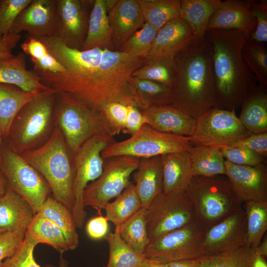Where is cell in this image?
<instances>
[{"instance_id": "42", "label": "cell", "mask_w": 267, "mask_h": 267, "mask_svg": "<svg viewBox=\"0 0 267 267\" xmlns=\"http://www.w3.org/2000/svg\"><path fill=\"white\" fill-rule=\"evenodd\" d=\"M245 64L255 77L258 84L267 86V50L266 47L252 41L246 40L242 49Z\"/></svg>"}, {"instance_id": "8", "label": "cell", "mask_w": 267, "mask_h": 267, "mask_svg": "<svg viewBox=\"0 0 267 267\" xmlns=\"http://www.w3.org/2000/svg\"><path fill=\"white\" fill-rule=\"evenodd\" d=\"M115 141L109 134L100 133L87 140L73 155L75 203L72 214L77 227L83 226L87 216L83 203L85 189L89 182L96 180L101 174L104 164L101 153Z\"/></svg>"}, {"instance_id": "57", "label": "cell", "mask_w": 267, "mask_h": 267, "mask_svg": "<svg viewBox=\"0 0 267 267\" xmlns=\"http://www.w3.org/2000/svg\"><path fill=\"white\" fill-rule=\"evenodd\" d=\"M256 252L260 255L267 258V235L264 236L262 241L256 248Z\"/></svg>"}, {"instance_id": "4", "label": "cell", "mask_w": 267, "mask_h": 267, "mask_svg": "<svg viewBox=\"0 0 267 267\" xmlns=\"http://www.w3.org/2000/svg\"><path fill=\"white\" fill-rule=\"evenodd\" d=\"M70 152L61 131L55 127L45 142L20 155L44 178L53 198L72 213L74 170Z\"/></svg>"}, {"instance_id": "58", "label": "cell", "mask_w": 267, "mask_h": 267, "mask_svg": "<svg viewBox=\"0 0 267 267\" xmlns=\"http://www.w3.org/2000/svg\"><path fill=\"white\" fill-rule=\"evenodd\" d=\"M251 267H267L265 258L257 254L256 252L252 261Z\"/></svg>"}, {"instance_id": "60", "label": "cell", "mask_w": 267, "mask_h": 267, "mask_svg": "<svg viewBox=\"0 0 267 267\" xmlns=\"http://www.w3.org/2000/svg\"><path fill=\"white\" fill-rule=\"evenodd\" d=\"M6 190V184L0 169V196L3 195Z\"/></svg>"}, {"instance_id": "41", "label": "cell", "mask_w": 267, "mask_h": 267, "mask_svg": "<svg viewBox=\"0 0 267 267\" xmlns=\"http://www.w3.org/2000/svg\"><path fill=\"white\" fill-rule=\"evenodd\" d=\"M176 76L175 58H160L146 60L144 63L133 73L132 77L158 82L173 89Z\"/></svg>"}, {"instance_id": "26", "label": "cell", "mask_w": 267, "mask_h": 267, "mask_svg": "<svg viewBox=\"0 0 267 267\" xmlns=\"http://www.w3.org/2000/svg\"><path fill=\"white\" fill-rule=\"evenodd\" d=\"M163 174V192L170 193L187 188L192 177L191 162L188 151L161 156Z\"/></svg>"}, {"instance_id": "20", "label": "cell", "mask_w": 267, "mask_h": 267, "mask_svg": "<svg viewBox=\"0 0 267 267\" xmlns=\"http://www.w3.org/2000/svg\"><path fill=\"white\" fill-rule=\"evenodd\" d=\"M108 16L114 51H118L145 23L137 0H118Z\"/></svg>"}, {"instance_id": "1", "label": "cell", "mask_w": 267, "mask_h": 267, "mask_svg": "<svg viewBox=\"0 0 267 267\" xmlns=\"http://www.w3.org/2000/svg\"><path fill=\"white\" fill-rule=\"evenodd\" d=\"M39 40L65 68L62 73L34 71L43 85L68 93L99 111L112 102L139 109L130 81L146 59L97 47L73 49L56 36Z\"/></svg>"}, {"instance_id": "38", "label": "cell", "mask_w": 267, "mask_h": 267, "mask_svg": "<svg viewBox=\"0 0 267 267\" xmlns=\"http://www.w3.org/2000/svg\"><path fill=\"white\" fill-rule=\"evenodd\" d=\"M104 238L108 244L109 259L103 267H139L146 259L144 254L135 251L122 239L116 228Z\"/></svg>"}, {"instance_id": "7", "label": "cell", "mask_w": 267, "mask_h": 267, "mask_svg": "<svg viewBox=\"0 0 267 267\" xmlns=\"http://www.w3.org/2000/svg\"><path fill=\"white\" fill-rule=\"evenodd\" d=\"M54 120L73 155L93 136L109 134L100 111L63 91L56 93Z\"/></svg>"}, {"instance_id": "22", "label": "cell", "mask_w": 267, "mask_h": 267, "mask_svg": "<svg viewBox=\"0 0 267 267\" xmlns=\"http://www.w3.org/2000/svg\"><path fill=\"white\" fill-rule=\"evenodd\" d=\"M141 111L146 118L147 125L157 131L189 137L194 133L196 119L171 104Z\"/></svg>"}, {"instance_id": "56", "label": "cell", "mask_w": 267, "mask_h": 267, "mask_svg": "<svg viewBox=\"0 0 267 267\" xmlns=\"http://www.w3.org/2000/svg\"><path fill=\"white\" fill-rule=\"evenodd\" d=\"M167 265L168 267H200L194 260L174 262Z\"/></svg>"}, {"instance_id": "9", "label": "cell", "mask_w": 267, "mask_h": 267, "mask_svg": "<svg viewBox=\"0 0 267 267\" xmlns=\"http://www.w3.org/2000/svg\"><path fill=\"white\" fill-rule=\"evenodd\" d=\"M145 209L150 242L168 232L197 222L194 206L187 188L170 193L162 192Z\"/></svg>"}, {"instance_id": "50", "label": "cell", "mask_w": 267, "mask_h": 267, "mask_svg": "<svg viewBox=\"0 0 267 267\" xmlns=\"http://www.w3.org/2000/svg\"><path fill=\"white\" fill-rule=\"evenodd\" d=\"M223 147H237L248 149L266 158L267 157V132L260 134H251L245 138Z\"/></svg>"}, {"instance_id": "64", "label": "cell", "mask_w": 267, "mask_h": 267, "mask_svg": "<svg viewBox=\"0 0 267 267\" xmlns=\"http://www.w3.org/2000/svg\"><path fill=\"white\" fill-rule=\"evenodd\" d=\"M5 231H6L5 230L0 228V236Z\"/></svg>"}, {"instance_id": "24", "label": "cell", "mask_w": 267, "mask_h": 267, "mask_svg": "<svg viewBox=\"0 0 267 267\" xmlns=\"http://www.w3.org/2000/svg\"><path fill=\"white\" fill-rule=\"evenodd\" d=\"M239 119L251 134L267 132V87L254 86L244 97Z\"/></svg>"}, {"instance_id": "46", "label": "cell", "mask_w": 267, "mask_h": 267, "mask_svg": "<svg viewBox=\"0 0 267 267\" xmlns=\"http://www.w3.org/2000/svg\"><path fill=\"white\" fill-rule=\"evenodd\" d=\"M32 0H0V37L9 33L21 11Z\"/></svg>"}, {"instance_id": "27", "label": "cell", "mask_w": 267, "mask_h": 267, "mask_svg": "<svg viewBox=\"0 0 267 267\" xmlns=\"http://www.w3.org/2000/svg\"><path fill=\"white\" fill-rule=\"evenodd\" d=\"M35 215L25 200L6 187L0 196V228L7 231L27 229Z\"/></svg>"}, {"instance_id": "37", "label": "cell", "mask_w": 267, "mask_h": 267, "mask_svg": "<svg viewBox=\"0 0 267 267\" xmlns=\"http://www.w3.org/2000/svg\"><path fill=\"white\" fill-rule=\"evenodd\" d=\"M114 201L107 203L103 210L106 217L115 227L123 223L142 207L134 184H130L115 198Z\"/></svg>"}, {"instance_id": "23", "label": "cell", "mask_w": 267, "mask_h": 267, "mask_svg": "<svg viewBox=\"0 0 267 267\" xmlns=\"http://www.w3.org/2000/svg\"><path fill=\"white\" fill-rule=\"evenodd\" d=\"M133 178L142 207L146 208L163 190L161 156L140 158Z\"/></svg>"}, {"instance_id": "5", "label": "cell", "mask_w": 267, "mask_h": 267, "mask_svg": "<svg viewBox=\"0 0 267 267\" xmlns=\"http://www.w3.org/2000/svg\"><path fill=\"white\" fill-rule=\"evenodd\" d=\"M56 92L51 89L39 92L18 112L5 139L11 150L21 154L41 146L49 138L55 127Z\"/></svg>"}, {"instance_id": "63", "label": "cell", "mask_w": 267, "mask_h": 267, "mask_svg": "<svg viewBox=\"0 0 267 267\" xmlns=\"http://www.w3.org/2000/svg\"><path fill=\"white\" fill-rule=\"evenodd\" d=\"M2 136L1 133V132L0 131V165L1 164V148H2Z\"/></svg>"}, {"instance_id": "2", "label": "cell", "mask_w": 267, "mask_h": 267, "mask_svg": "<svg viewBox=\"0 0 267 267\" xmlns=\"http://www.w3.org/2000/svg\"><path fill=\"white\" fill-rule=\"evenodd\" d=\"M176 76L171 105L196 119L219 104L207 41L194 40L175 57Z\"/></svg>"}, {"instance_id": "34", "label": "cell", "mask_w": 267, "mask_h": 267, "mask_svg": "<svg viewBox=\"0 0 267 267\" xmlns=\"http://www.w3.org/2000/svg\"><path fill=\"white\" fill-rule=\"evenodd\" d=\"M145 23L158 31L169 22L180 18V0H137Z\"/></svg>"}, {"instance_id": "15", "label": "cell", "mask_w": 267, "mask_h": 267, "mask_svg": "<svg viewBox=\"0 0 267 267\" xmlns=\"http://www.w3.org/2000/svg\"><path fill=\"white\" fill-rule=\"evenodd\" d=\"M59 26L57 0H32L19 14L9 33L26 32L38 40L56 36Z\"/></svg>"}, {"instance_id": "32", "label": "cell", "mask_w": 267, "mask_h": 267, "mask_svg": "<svg viewBox=\"0 0 267 267\" xmlns=\"http://www.w3.org/2000/svg\"><path fill=\"white\" fill-rule=\"evenodd\" d=\"M130 84L140 110L172 103L173 89L169 87L133 77Z\"/></svg>"}, {"instance_id": "3", "label": "cell", "mask_w": 267, "mask_h": 267, "mask_svg": "<svg viewBox=\"0 0 267 267\" xmlns=\"http://www.w3.org/2000/svg\"><path fill=\"white\" fill-rule=\"evenodd\" d=\"M205 38L210 48L213 75L220 106L235 110L258 84L243 58L246 39L239 31L224 29L207 30Z\"/></svg>"}, {"instance_id": "48", "label": "cell", "mask_w": 267, "mask_h": 267, "mask_svg": "<svg viewBox=\"0 0 267 267\" xmlns=\"http://www.w3.org/2000/svg\"><path fill=\"white\" fill-rule=\"evenodd\" d=\"M252 13L256 20V26L248 40L260 44L267 41V1L250 0Z\"/></svg>"}, {"instance_id": "21", "label": "cell", "mask_w": 267, "mask_h": 267, "mask_svg": "<svg viewBox=\"0 0 267 267\" xmlns=\"http://www.w3.org/2000/svg\"><path fill=\"white\" fill-rule=\"evenodd\" d=\"M194 40L193 33L188 24L181 18L175 19L157 31L146 60L174 59Z\"/></svg>"}, {"instance_id": "18", "label": "cell", "mask_w": 267, "mask_h": 267, "mask_svg": "<svg viewBox=\"0 0 267 267\" xmlns=\"http://www.w3.org/2000/svg\"><path fill=\"white\" fill-rule=\"evenodd\" d=\"M225 176L240 202H267V162L256 166L238 165L225 160Z\"/></svg>"}, {"instance_id": "39", "label": "cell", "mask_w": 267, "mask_h": 267, "mask_svg": "<svg viewBox=\"0 0 267 267\" xmlns=\"http://www.w3.org/2000/svg\"><path fill=\"white\" fill-rule=\"evenodd\" d=\"M146 209L140 208L130 218L115 227L122 239L135 251L143 254L150 243L145 218Z\"/></svg>"}, {"instance_id": "11", "label": "cell", "mask_w": 267, "mask_h": 267, "mask_svg": "<svg viewBox=\"0 0 267 267\" xmlns=\"http://www.w3.org/2000/svg\"><path fill=\"white\" fill-rule=\"evenodd\" d=\"M190 140L189 136L160 132L146 124L128 139L110 144L101 155L104 159L120 156L150 158L188 151L192 146Z\"/></svg>"}, {"instance_id": "44", "label": "cell", "mask_w": 267, "mask_h": 267, "mask_svg": "<svg viewBox=\"0 0 267 267\" xmlns=\"http://www.w3.org/2000/svg\"><path fill=\"white\" fill-rule=\"evenodd\" d=\"M128 111L127 105L117 102L107 104L100 111L106 128L111 136L123 133Z\"/></svg>"}, {"instance_id": "54", "label": "cell", "mask_w": 267, "mask_h": 267, "mask_svg": "<svg viewBox=\"0 0 267 267\" xmlns=\"http://www.w3.org/2000/svg\"><path fill=\"white\" fill-rule=\"evenodd\" d=\"M23 52L31 58L40 59L49 53L46 47L39 40L29 37L20 44Z\"/></svg>"}, {"instance_id": "43", "label": "cell", "mask_w": 267, "mask_h": 267, "mask_svg": "<svg viewBox=\"0 0 267 267\" xmlns=\"http://www.w3.org/2000/svg\"><path fill=\"white\" fill-rule=\"evenodd\" d=\"M157 30L148 23L136 31L118 50L133 57L146 59L156 35Z\"/></svg>"}, {"instance_id": "10", "label": "cell", "mask_w": 267, "mask_h": 267, "mask_svg": "<svg viewBox=\"0 0 267 267\" xmlns=\"http://www.w3.org/2000/svg\"><path fill=\"white\" fill-rule=\"evenodd\" d=\"M0 169L6 187L25 200L36 214L51 191L44 178L6 144L2 145Z\"/></svg>"}, {"instance_id": "14", "label": "cell", "mask_w": 267, "mask_h": 267, "mask_svg": "<svg viewBox=\"0 0 267 267\" xmlns=\"http://www.w3.org/2000/svg\"><path fill=\"white\" fill-rule=\"evenodd\" d=\"M205 232L197 222L189 223L150 242L143 254L148 259L164 264L196 259L202 256Z\"/></svg>"}, {"instance_id": "52", "label": "cell", "mask_w": 267, "mask_h": 267, "mask_svg": "<svg viewBox=\"0 0 267 267\" xmlns=\"http://www.w3.org/2000/svg\"><path fill=\"white\" fill-rule=\"evenodd\" d=\"M86 230L91 239L99 240L104 238L109 232L108 221L106 217L99 214L88 222Z\"/></svg>"}, {"instance_id": "6", "label": "cell", "mask_w": 267, "mask_h": 267, "mask_svg": "<svg viewBox=\"0 0 267 267\" xmlns=\"http://www.w3.org/2000/svg\"><path fill=\"white\" fill-rule=\"evenodd\" d=\"M187 188L196 222L205 231L242 206L224 175L192 176Z\"/></svg>"}, {"instance_id": "40", "label": "cell", "mask_w": 267, "mask_h": 267, "mask_svg": "<svg viewBox=\"0 0 267 267\" xmlns=\"http://www.w3.org/2000/svg\"><path fill=\"white\" fill-rule=\"evenodd\" d=\"M247 222V244L256 249L267 230V202L243 203Z\"/></svg>"}, {"instance_id": "62", "label": "cell", "mask_w": 267, "mask_h": 267, "mask_svg": "<svg viewBox=\"0 0 267 267\" xmlns=\"http://www.w3.org/2000/svg\"><path fill=\"white\" fill-rule=\"evenodd\" d=\"M117 1L118 0H105L108 12L115 5Z\"/></svg>"}, {"instance_id": "53", "label": "cell", "mask_w": 267, "mask_h": 267, "mask_svg": "<svg viewBox=\"0 0 267 267\" xmlns=\"http://www.w3.org/2000/svg\"><path fill=\"white\" fill-rule=\"evenodd\" d=\"M31 60L34 65V71L36 72L57 73L65 71L61 64L49 52L40 59L31 58Z\"/></svg>"}, {"instance_id": "17", "label": "cell", "mask_w": 267, "mask_h": 267, "mask_svg": "<svg viewBox=\"0 0 267 267\" xmlns=\"http://www.w3.org/2000/svg\"><path fill=\"white\" fill-rule=\"evenodd\" d=\"M245 244L247 222L242 206L205 231L201 243L202 256L219 253Z\"/></svg>"}, {"instance_id": "36", "label": "cell", "mask_w": 267, "mask_h": 267, "mask_svg": "<svg viewBox=\"0 0 267 267\" xmlns=\"http://www.w3.org/2000/svg\"><path fill=\"white\" fill-rule=\"evenodd\" d=\"M256 249L247 244L194 260L200 267H251Z\"/></svg>"}, {"instance_id": "45", "label": "cell", "mask_w": 267, "mask_h": 267, "mask_svg": "<svg viewBox=\"0 0 267 267\" xmlns=\"http://www.w3.org/2000/svg\"><path fill=\"white\" fill-rule=\"evenodd\" d=\"M36 244L27 235L16 252L11 257L0 262V267H43L35 260L34 250ZM44 267H55L47 265Z\"/></svg>"}, {"instance_id": "12", "label": "cell", "mask_w": 267, "mask_h": 267, "mask_svg": "<svg viewBox=\"0 0 267 267\" xmlns=\"http://www.w3.org/2000/svg\"><path fill=\"white\" fill-rule=\"evenodd\" d=\"M139 160L128 156L104 159L101 174L85 189L83 200L85 208L91 207L100 214L105 205L130 184L131 176L136 170Z\"/></svg>"}, {"instance_id": "33", "label": "cell", "mask_w": 267, "mask_h": 267, "mask_svg": "<svg viewBox=\"0 0 267 267\" xmlns=\"http://www.w3.org/2000/svg\"><path fill=\"white\" fill-rule=\"evenodd\" d=\"M26 234L36 244L48 245L60 254L70 250L62 230L53 222L38 214L29 225Z\"/></svg>"}, {"instance_id": "51", "label": "cell", "mask_w": 267, "mask_h": 267, "mask_svg": "<svg viewBox=\"0 0 267 267\" xmlns=\"http://www.w3.org/2000/svg\"><path fill=\"white\" fill-rule=\"evenodd\" d=\"M128 109L125 128L123 133L132 136L137 133L144 125L147 124V119L137 107L129 105L128 106Z\"/></svg>"}, {"instance_id": "29", "label": "cell", "mask_w": 267, "mask_h": 267, "mask_svg": "<svg viewBox=\"0 0 267 267\" xmlns=\"http://www.w3.org/2000/svg\"><path fill=\"white\" fill-rule=\"evenodd\" d=\"M39 92L25 91L13 85L0 83V131L3 139L7 138L18 112Z\"/></svg>"}, {"instance_id": "35", "label": "cell", "mask_w": 267, "mask_h": 267, "mask_svg": "<svg viewBox=\"0 0 267 267\" xmlns=\"http://www.w3.org/2000/svg\"><path fill=\"white\" fill-rule=\"evenodd\" d=\"M36 214L50 220L62 230L70 250L78 246L79 240L77 226L71 212L65 206L49 196Z\"/></svg>"}, {"instance_id": "30", "label": "cell", "mask_w": 267, "mask_h": 267, "mask_svg": "<svg viewBox=\"0 0 267 267\" xmlns=\"http://www.w3.org/2000/svg\"><path fill=\"white\" fill-rule=\"evenodd\" d=\"M181 16L191 29L195 39L203 41L209 21L221 0H180Z\"/></svg>"}, {"instance_id": "19", "label": "cell", "mask_w": 267, "mask_h": 267, "mask_svg": "<svg viewBox=\"0 0 267 267\" xmlns=\"http://www.w3.org/2000/svg\"><path fill=\"white\" fill-rule=\"evenodd\" d=\"M256 26L250 0H226L221 2L208 23L207 31L235 30L248 40Z\"/></svg>"}, {"instance_id": "25", "label": "cell", "mask_w": 267, "mask_h": 267, "mask_svg": "<svg viewBox=\"0 0 267 267\" xmlns=\"http://www.w3.org/2000/svg\"><path fill=\"white\" fill-rule=\"evenodd\" d=\"M0 83L13 85L27 91L50 89L41 83L40 77L34 71L27 70L23 52L9 58L0 59Z\"/></svg>"}, {"instance_id": "59", "label": "cell", "mask_w": 267, "mask_h": 267, "mask_svg": "<svg viewBox=\"0 0 267 267\" xmlns=\"http://www.w3.org/2000/svg\"><path fill=\"white\" fill-rule=\"evenodd\" d=\"M139 267H168L167 264L157 262L147 258Z\"/></svg>"}, {"instance_id": "28", "label": "cell", "mask_w": 267, "mask_h": 267, "mask_svg": "<svg viewBox=\"0 0 267 267\" xmlns=\"http://www.w3.org/2000/svg\"><path fill=\"white\" fill-rule=\"evenodd\" d=\"M96 47L114 50L105 0H94L87 36L81 50Z\"/></svg>"}, {"instance_id": "61", "label": "cell", "mask_w": 267, "mask_h": 267, "mask_svg": "<svg viewBox=\"0 0 267 267\" xmlns=\"http://www.w3.org/2000/svg\"><path fill=\"white\" fill-rule=\"evenodd\" d=\"M58 267H69L68 262L64 258L62 254L60 256Z\"/></svg>"}, {"instance_id": "31", "label": "cell", "mask_w": 267, "mask_h": 267, "mask_svg": "<svg viewBox=\"0 0 267 267\" xmlns=\"http://www.w3.org/2000/svg\"><path fill=\"white\" fill-rule=\"evenodd\" d=\"M192 176H225V160L221 150L206 146H192L188 150Z\"/></svg>"}, {"instance_id": "55", "label": "cell", "mask_w": 267, "mask_h": 267, "mask_svg": "<svg viewBox=\"0 0 267 267\" xmlns=\"http://www.w3.org/2000/svg\"><path fill=\"white\" fill-rule=\"evenodd\" d=\"M21 38L20 34L11 33L0 37V59H7L14 56L12 54V50Z\"/></svg>"}, {"instance_id": "16", "label": "cell", "mask_w": 267, "mask_h": 267, "mask_svg": "<svg viewBox=\"0 0 267 267\" xmlns=\"http://www.w3.org/2000/svg\"><path fill=\"white\" fill-rule=\"evenodd\" d=\"M93 3L94 0H57L59 26L56 37L67 47L81 49Z\"/></svg>"}, {"instance_id": "47", "label": "cell", "mask_w": 267, "mask_h": 267, "mask_svg": "<svg viewBox=\"0 0 267 267\" xmlns=\"http://www.w3.org/2000/svg\"><path fill=\"white\" fill-rule=\"evenodd\" d=\"M220 149L226 161L236 165L256 166L267 162L262 156L248 149L237 147H223Z\"/></svg>"}, {"instance_id": "13", "label": "cell", "mask_w": 267, "mask_h": 267, "mask_svg": "<svg viewBox=\"0 0 267 267\" xmlns=\"http://www.w3.org/2000/svg\"><path fill=\"white\" fill-rule=\"evenodd\" d=\"M251 134L240 122L235 110L213 108L196 119L190 141L192 146L221 149Z\"/></svg>"}, {"instance_id": "49", "label": "cell", "mask_w": 267, "mask_h": 267, "mask_svg": "<svg viewBox=\"0 0 267 267\" xmlns=\"http://www.w3.org/2000/svg\"><path fill=\"white\" fill-rule=\"evenodd\" d=\"M27 229L6 231L0 236V262L16 252L24 239Z\"/></svg>"}]
</instances>
